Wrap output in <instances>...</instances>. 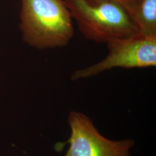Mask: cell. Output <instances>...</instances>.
Wrapping results in <instances>:
<instances>
[{"mask_svg": "<svg viewBox=\"0 0 156 156\" xmlns=\"http://www.w3.org/2000/svg\"><path fill=\"white\" fill-rule=\"evenodd\" d=\"M68 122L71 134L66 142L69 146L64 156H132L131 149L134 146L133 140L106 138L83 113L71 112Z\"/></svg>", "mask_w": 156, "mask_h": 156, "instance_id": "4", "label": "cell"}, {"mask_svg": "<svg viewBox=\"0 0 156 156\" xmlns=\"http://www.w3.org/2000/svg\"><path fill=\"white\" fill-rule=\"evenodd\" d=\"M130 16L140 33L156 35V0H141Z\"/></svg>", "mask_w": 156, "mask_h": 156, "instance_id": "5", "label": "cell"}, {"mask_svg": "<svg viewBox=\"0 0 156 156\" xmlns=\"http://www.w3.org/2000/svg\"><path fill=\"white\" fill-rule=\"evenodd\" d=\"M20 19L23 40L38 49L66 46L74 35L64 0H22Z\"/></svg>", "mask_w": 156, "mask_h": 156, "instance_id": "1", "label": "cell"}, {"mask_svg": "<svg viewBox=\"0 0 156 156\" xmlns=\"http://www.w3.org/2000/svg\"><path fill=\"white\" fill-rule=\"evenodd\" d=\"M64 1L76 22L79 32L88 40L108 44L140 33L128 12L116 2Z\"/></svg>", "mask_w": 156, "mask_h": 156, "instance_id": "2", "label": "cell"}, {"mask_svg": "<svg viewBox=\"0 0 156 156\" xmlns=\"http://www.w3.org/2000/svg\"><path fill=\"white\" fill-rule=\"evenodd\" d=\"M89 2L96 3L102 1H111L116 2L118 4L122 6L128 12V13L131 15L134 11L135 8L140 4L141 0H86Z\"/></svg>", "mask_w": 156, "mask_h": 156, "instance_id": "6", "label": "cell"}, {"mask_svg": "<svg viewBox=\"0 0 156 156\" xmlns=\"http://www.w3.org/2000/svg\"><path fill=\"white\" fill-rule=\"evenodd\" d=\"M106 44L107 56L90 67L75 71L71 75V80L91 78L115 68L131 69L156 66V35L138 33Z\"/></svg>", "mask_w": 156, "mask_h": 156, "instance_id": "3", "label": "cell"}]
</instances>
